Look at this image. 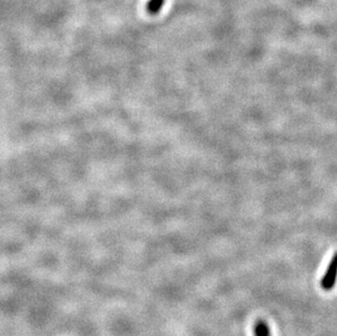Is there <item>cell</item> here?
<instances>
[{
	"mask_svg": "<svg viewBox=\"0 0 337 336\" xmlns=\"http://www.w3.org/2000/svg\"><path fill=\"white\" fill-rule=\"evenodd\" d=\"M336 278H337V253L333 257L332 261L329 262L326 273L322 278L321 285L322 287L325 290H330L336 283Z\"/></svg>",
	"mask_w": 337,
	"mask_h": 336,
	"instance_id": "cell-1",
	"label": "cell"
},
{
	"mask_svg": "<svg viewBox=\"0 0 337 336\" xmlns=\"http://www.w3.org/2000/svg\"><path fill=\"white\" fill-rule=\"evenodd\" d=\"M254 335L255 336H271L270 327H268L267 323L264 320H259L254 327Z\"/></svg>",
	"mask_w": 337,
	"mask_h": 336,
	"instance_id": "cell-2",
	"label": "cell"
},
{
	"mask_svg": "<svg viewBox=\"0 0 337 336\" xmlns=\"http://www.w3.org/2000/svg\"><path fill=\"white\" fill-rule=\"evenodd\" d=\"M164 4L165 0H148L146 10L149 15H157Z\"/></svg>",
	"mask_w": 337,
	"mask_h": 336,
	"instance_id": "cell-3",
	"label": "cell"
}]
</instances>
